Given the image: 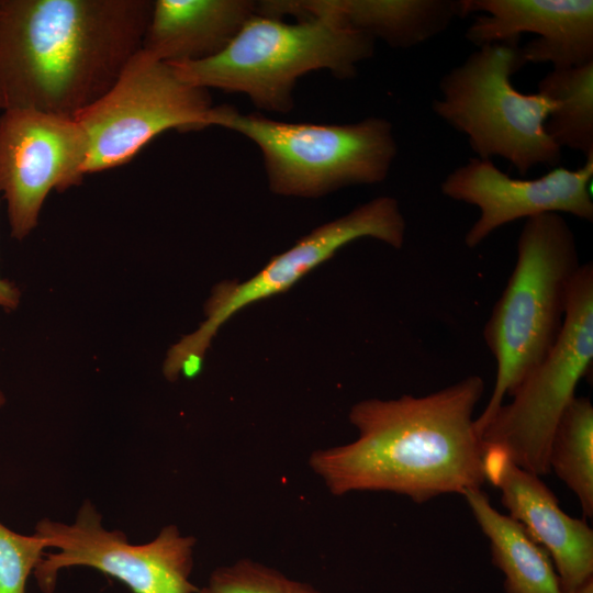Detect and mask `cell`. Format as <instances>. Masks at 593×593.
<instances>
[{"label": "cell", "mask_w": 593, "mask_h": 593, "mask_svg": "<svg viewBox=\"0 0 593 593\" xmlns=\"http://www.w3.org/2000/svg\"><path fill=\"white\" fill-rule=\"evenodd\" d=\"M581 265L573 231L561 214L525 221L513 272L483 328L496 360V377L483 412L474 418L479 437L505 396L557 342Z\"/></svg>", "instance_id": "obj_4"}, {"label": "cell", "mask_w": 593, "mask_h": 593, "mask_svg": "<svg viewBox=\"0 0 593 593\" xmlns=\"http://www.w3.org/2000/svg\"><path fill=\"white\" fill-rule=\"evenodd\" d=\"M199 593H321L312 585L288 578L251 560H239L212 572Z\"/></svg>", "instance_id": "obj_20"}, {"label": "cell", "mask_w": 593, "mask_h": 593, "mask_svg": "<svg viewBox=\"0 0 593 593\" xmlns=\"http://www.w3.org/2000/svg\"><path fill=\"white\" fill-rule=\"evenodd\" d=\"M484 388L471 374L423 396L360 401L349 412L357 438L315 451L310 465L335 495L384 491L422 504L482 489L484 448L473 413Z\"/></svg>", "instance_id": "obj_1"}, {"label": "cell", "mask_w": 593, "mask_h": 593, "mask_svg": "<svg viewBox=\"0 0 593 593\" xmlns=\"http://www.w3.org/2000/svg\"><path fill=\"white\" fill-rule=\"evenodd\" d=\"M343 22L392 48L421 45L462 16L460 0H324Z\"/></svg>", "instance_id": "obj_17"}, {"label": "cell", "mask_w": 593, "mask_h": 593, "mask_svg": "<svg viewBox=\"0 0 593 593\" xmlns=\"http://www.w3.org/2000/svg\"><path fill=\"white\" fill-rule=\"evenodd\" d=\"M570 593H593V579H590L584 584Z\"/></svg>", "instance_id": "obj_23"}, {"label": "cell", "mask_w": 593, "mask_h": 593, "mask_svg": "<svg viewBox=\"0 0 593 593\" xmlns=\"http://www.w3.org/2000/svg\"><path fill=\"white\" fill-rule=\"evenodd\" d=\"M593 158L571 170L555 167L535 179H516L500 170L492 160L471 158L457 167L440 184L441 193L479 209L480 214L465 236L475 248L497 228L519 219L546 213H568L593 221L591 183Z\"/></svg>", "instance_id": "obj_12"}, {"label": "cell", "mask_w": 593, "mask_h": 593, "mask_svg": "<svg viewBox=\"0 0 593 593\" xmlns=\"http://www.w3.org/2000/svg\"><path fill=\"white\" fill-rule=\"evenodd\" d=\"M462 16L478 15L466 31L481 47L538 35L521 46L524 64L550 63L553 69L593 61L592 0H460Z\"/></svg>", "instance_id": "obj_13"}, {"label": "cell", "mask_w": 593, "mask_h": 593, "mask_svg": "<svg viewBox=\"0 0 593 593\" xmlns=\"http://www.w3.org/2000/svg\"><path fill=\"white\" fill-rule=\"evenodd\" d=\"M213 108L208 89L183 81L169 64L139 51L112 87L75 118L88 138L85 175L128 163L168 130L212 126Z\"/></svg>", "instance_id": "obj_8"}, {"label": "cell", "mask_w": 593, "mask_h": 593, "mask_svg": "<svg viewBox=\"0 0 593 593\" xmlns=\"http://www.w3.org/2000/svg\"><path fill=\"white\" fill-rule=\"evenodd\" d=\"M250 0H156L141 51L167 64L216 56L256 13Z\"/></svg>", "instance_id": "obj_15"}, {"label": "cell", "mask_w": 593, "mask_h": 593, "mask_svg": "<svg viewBox=\"0 0 593 593\" xmlns=\"http://www.w3.org/2000/svg\"><path fill=\"white\" fill-rule=\"evenodd\" d=\"M88 138L71 118L32 109L0 115V192L11 236L26 238L37 226L51 191L82 182Z\"/></svg>", "instance_id": "obj_11"}, {"label": "cell", "mask_w": 593, "mask_h": 593, "mask_svg": "<svg viewBox=\"0 0 593 593\" xmlns=\"http://www.w3.org/2000/svg\"><path fill=\"white\" fill-rule=\"evenodd\" d=\"M593 363V265L582 264L570 290L561 333L481 433L483 447L502 450L517 467L550 473L548 455L562 414Z\"/></svg>", "instance_id": "obj_7"}, {"label": "cell", "mask_w": 593, "mask_h": 593, "mask_svg": "<svg viewBox=\"0 0 593 593\" xmlns=\"http://www.w3.org/2000/svg\"><path fill=\"white\" fill-rule=\"evenodd\" d=\"M37 534L23 535L0 522V593H26V582L46 555Z\"/></svg>", "instance_id": "obj_21"}, {"label": "cell", "mask_w": 593, "mask_h": 593, "mask_svg": "<svg viewBox=\"0 0 593 593\" xmlns=\"http://www.w3.org/2000/svg\"><path fill=\"white\" fill-rule=\"evenodd\" d=\"M272 11L300 21L256 12L216 56L169 65L192 86L243 93L258 109L288 113L300 77L325 69L351 78L358 64L373 55L374 40L347 26L324 0L273 1Z\"/></svg>", "instance_id": "obj_3"}, {"label": "cell", "mask_w": 593, "mask_h": 593, "mask_svg": "<svg viewBox=\"0 0 593 593\" xmlns=\"http://www.w3.org/2000/svg\"><path fill=\"white\" fill-rule=\"evenodd\" d=\"M537 91L556 102L545 123L553 143L593 158V61L552 69L540 79Z\"/></svg>", "instance_id": "obj_18"}, {"label": "cell", "mask_w": 593, "mask_h": 593, "mask_svg": "<svg viewBox=\"0 0 593 593\" xmlns=\"http://www.w3.org/2000/svg\"><path fill=\"white\" fill-rule=\"evenodd\" d=\"M405 232L406 222L398 200L378 197L317 226L291 248L273 257L250 279L242 283H219L206 301L204 321L167 351L163 365L165 378L175 381L181 373H197L213 337L231 316L251 303L288 290L345 245L370 237L401 248Z\"/></svg>", "instance_id": "obj_9"}, {"label": "cell", "mask_w": 593, "mask_h": 593, "mask_svg": "<svg viewBox=\"0 0 593 593\" xmlns=\"http://www.w3.org/2000/svg\"><path fill=\"white\" fill-rule=\"evenodd\" d=\"M7 399L3 391L0 389V409L5 404Z\"/></svg>", "instance_id": "obj_24"}, {"label": "cell", "mask_w": 593, "mask_h": 593, "mask_svg": "<svg viewBox=\"0 0 593 593\" xmlns=\"http://www.w3.org/2000/svg\"><path fill=\"white\" fill-rule=\"evenodd\" d=\"M462 496L489 539L506 593H564L548 552L521 523L500 513L482 489L468 490Z\"/></svg>", "instance_id": "obj_16"}, {"label": "cell", "mask_w": 593, "mask_h": 593, "mask_svg": "<svg viewBox=\"0 0 593 593\" xmlns=\"http://www.w3.org/2000/svg\"><path fill=\"white\" fill-rule=\"evenodd\" d=\"M550 472L577 495L586 517L593 516V405L575 396L557 424L549 447Z\"/></svg>", "instance_id": "obj_19"}, {"label": "cell", "mask_w": 593, "mask_h": 593, "mask_svg": "<svg viewBox=\"0 0 593 593\" xmlns=\"http://www.w3.org/2000/svg\"><path fill=\"white\" fill-rule=\"evenodd\" d=\"M35 534L47 548L33 574L43 593H53L58 573L88 567L124 583L134 593H199L190 575L195 539L168 525L149 542L134 545L121 530H108L96 506L86 500L72 523L41 519Z\"/></svg>", "instance_id": "obj_10"}, {"label": "cell", "mask_w": 593, "mask_h": 593, "mask_svg": "<svg viewBox=\"0 0 593 593\" xmlns=\"http://www.w3.org/2000/svg\"><path fill=\"white\" fill-rule=\"evenodd\" d=\"M212 126L256 144L269 189L280 195L318 198L348 186L382 182L398 155L393 126L384 118L350 124L291 123L222 104L213 108Z\"/></svg>", "instance_id": "obj_5"}, {"label": "cell", "mask_w": 593, "mask_h": 593, "mask_svg": "<svg viewBox=\"0 0 593 593\" xmlns=\"http://www.w3.org/2000/svg\"><path fill=\"white\" fill-rule=\"evenodd\" d=\"M21 291L12 281L0 276V309L12 312L21 304Z\"/></svg>", "instance_id": "obj_22"}, {"label": "cell", "mask_w": 593, "mask_h": 593, "mask_svg": "<svg viewBox=\"0 0 593 593\" xmlns=\"http://www.w3.org/2000/svg\"><path fill=\"white\" fill-rule=\"evenodd\" d=\"M483 469L510 516L548 552L563 592L593 579V530L585 521L564 513L540 477L517 467L502 450L484 447Z\"/></svg>", "instance_id": "obj_14"}, {"label": "cell", "mask_w": 593, "mask_h": 593, "mask_svg": "<svg viewBox=\"0 0 593 593\" xmlns=\"http://www.w3.org/2000/svg\"><path fill=\"white\" fill-rule=\"evenodd\" d=\"M518 41L483 45L451 68L432 108L467 135L477 158L502 157L526 176L538 165L556 167L561 148L545 130L556 102L538 91L522 93L512 82L525 66Z\"/></svg>", "instance_id": "obj_6"}, {"label": "cell", "mask_w": 593, "mask_h": 593, "mask_svg": "<svg viewBox=\"0 0 593 593\" xmlns=\"http://www.w3.org/2000/svg\"><path fill=\"white\" fill-rule=\"evenodd\" d=\"M150 0H0V110L75 119L141 51Z\"/></svg>", "instance_id": "obj_2"}]
</instances>
